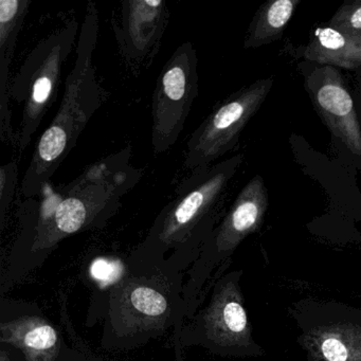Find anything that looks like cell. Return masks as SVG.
Listing matches in <instances>:
<instances>
[{"instance_id": "30bf717a", "label": "cell", "mask_w": 361, "mask_h": 361, "mask_svg": "<svg viewBox=\"0 0 361 361\" xmlns=\"http://www.w3.org/2000/svg\"><path fill=\"white\" fill-rule=\"evenodd\" d=\"M170 9L164 0H126L113 30L126 68L137 75L149 68L159 52Z\"/></svg>"}, {"instance_id": "2e32d148", "label": "cell", "mask_w": 361, "mask_h": 361, "mask_svg": "<svg viewBox=\"0 0 361 361\" xmlns=\"http://www.w3.org/2000/svg\"><path fill=\"white\" fill-rule=\"evenodd\" d=\"M18 183V164L16 160L3 164L0 168V221H5L16 196Z\"/></svg>"}, {"instance_id": "4fadbf2b", "label": "cell", "mask_w": 361, "mask_h": 361, "mask_svg": "<svg viewBox=\"0 0 361 361\" xmlns=\"http://www.w3.org/2000/svg\"><path fill=\"white\" fill-rule=\"evenodd\" d=\"M303 56L319 65L360 69L361 35L340 32L329 26L316 29Z\"/></svg>"}, {"instance_id": "ba28073f", "label": "cell", "mask_w": 361, "mask_h": 361, "mask_svg": "<svg viewBox=\"0 0 361 361\" xmlns=\"http://www.w3.org/2000/svg\"><path fill=\"white\" fill-rule=\"evenodd\" d=\"M305 88L337 149L361 171V122L340 71L329 65L312 67L305 75Z\"/></svg>"}, {"instance_id": "9c48e42d", "label": "cell", "mask_w": 361, "mask_h": 361, "mask_svg": "<svg viewBox=\"0 0 361 361\" xmlns=\"http://www.w3.org/2000/svg\"><path fill=\"white\" fill-rule=\"evenodd\" d=\"M240 278V272H232L217 284L214 297L202 316L204 344L225 356H261L264 350L253 339Z\"/></svg>"}, {"instance_id": "ac0fdd59", "label": "cell", "mask_w": 361, "mask_h": 361, "mask_svg": "<svg viewBox=\"0 0 361 361\" xmlns=\"http://www.w3.org/2000/svg\"><path fill=\"white\" fill-rule=\"evenodd\" d=\"M132 304L141 314L158 317L166 310V300L161 293L151 287L140 286L133 291Z\"/></svg>"}, {"instance_id": "7c38bea8", "label": "cell", "mask_w": 361, "mask_h": 361, "mask_svg": "<svg viewBox=\"0 0 361 361\" xmlns=\"http://www.w3.org/2000/svg\"><path fill=\"white\" fill-rule=\"evenodd\" d=\"M31 4L30 0L0 1V140L5 145H18L10 109V71Z\"/></svg>"}, {"instance_id": "7a4b0ae2", "label": "cell", "mask_w": 361, "mask_h": 361, "mask_svg": "<svg viewBox=\"0 0 361 361\" xmlns=\"http://www.w3.org/2000/svg\"><path fill=\"white\" fill-rule=\"evenodd\" d=\"M99 35V13L90 1L78 37L75 64L65 82L60 107L35 145L23 177L25 200L37 197L77 145L92 116L102 106L104 92L97 80L94 54Z\"/></svg>"}, {"instance_id": "6da1fadb", "label": "cell", "mask_w": 361, "mask_h": 361, "mask_svg": "<svg viewBox=\"0 0 361 361\" xmlns=\"http://www.w3.org/2000/svg\"><path fill=\"white\" fill-rule=\"evenodd\" d=\"M130 156L132 149L126 147L88 166L71 183H49L37 197L26 200L35 212L37 244H54L109 219L142 177Z\"/></svg>"}, {"instance_id": "ffe728a7", "label": "cell", "mask_w": 361, "mask_h": 361, "mask_svg": "<svg viewBox=\"0 0 361 361\" xmlns=\"http://www.w3.org/2000/svg\"><path fill=\"white\" fill-rule=\"evenodd\" d=\"M354 101L356 105L357 113H358L359 120L361 122V73H358L356 79V85L354 90Z\"/></svg>"}, {"instance_id": "d6986e66", "label": "cell", "mask_w": 361, "mask_h": 361, "mask_svg": "<svg viewBox=\"0 0 361 361\" xmlns=\"http://www.w3.org/2000/svg\"><path fill=\"white\" fill-rule=\"evenodd\" d=\"M123 266L117 259H97L90 267V274L101 284H113L119 280Z\"/></svg>"}, {"instance_id": "52a82bcc", "label": "cell", "mask_w": 361, "mask_h": 361, "mask_svg": "<svg viewBox=\"0 0 361 361\" xmlns=\"http://www.w3.org/2000/svg\"><path fill=\"white\" fill-rule=\"evenodd\" d=\"M274 78L257 80L219 103L192 133L185 152L190 172L206 169L231 151L274 86Z\"/></svg>"}, {"instance_id": "277c9868", "label": "cell", "mask_w": 361, "mask_h": 361, "mask_svg": "<svg viewBox=\"0 0 361 361\" xmlns=\"http://www.w3.org/2000/svg\"><path fill=\"white\" fill-rule=\"evenodd\" d=\"M71 18L39 42L10 82L11 100L23 105L18 133V153H24L58 97L63 66L80 35Z\"/></svg>"}, {"instance_id": "5b68a950", "label": "cell", "mask_w": 361, "mask_h": 361, "mask_svg": "<svg viewBox=\"0 0 361 361\" xmlns=\"http://www.w3.org/2000/svg\"><path fill=\"white\" fill-rule=\"evenodd\" d=\"M310 361H361V310L336 301L300 300L291 306Z\"/></svg>"}, {"instance_id": "8992f818", "label": "cell", "mask_w": 361, "mask_h": 361, "mask_svg": "<svg viewBox=\"0 0 361 361\" xmlns=\"http://www.w3.org/2000/svg\"><path fill=\"white\" fill-rule=\"evenodd\" d=\"M198 94L197 51L183 42L164 64L152 100V147L164 154L176 145Z\"/></svg>"}, {"instance_id": "3957f363", "label": "cell", "mask_w": 361, "mask_h": 361, "mask_svg": "<svg viewBox=\"0 0 361 361\" xmlns=\"http://www.w3.org/2000/svg\"><path fill=\"white\" fill-rule=\"evenodd\" d=\"M243 162L242 154L190 173L162 209L145 245L153 250L204 243L215 221V209Z\"/></svg>"}, {"instance_id": "e0dca14e", "label": "cell", "mask_w": 361, "mask_h": 361, "mask_svg": "<svg viewBox=\"0 0 361 361\" xmlns=\"http://www.w3.org/2000/svg\"><path fill=\"white\" fill-rule=\"evenodd\" d=\"M329 27L340 32L361 35V1L340 7L329 20Z\"/></svg>"}, {"instance_id": "44dd1931", "label": "cell", "mask_w": 361, "mask_h": 361, "mask_svg": "<svg viewBox=\"0 0 361 361\" xmlns=\"http://www.w3.org/2000/svg\"><path fill=\"white\" fill-rule=\"evenodd\" d=\"M1 361H5V360H4V359H3V360H1Z\"/></svg>"}, {"instance_id": "5bb4252c", "label": "cell", "mask_w": 361, "mask_h": 361, "mask_svg": "<svg viewBox=\"0 0 361 361\" xmlns=\"http://www.w3.org/2000/svg\"><path fill=\"white\" fill-rule=\"evenodd\" d=\"M4 342H9L26 355L28 361H52L59 350L56 329L39 318H26L4 324Z\"/></svg>"}, {"instance_id": "8fae6325", "label": "cell", "mask_w": 361, "mask_h": 361, "mask_svg": "<svg viewBox=\"0 0 361 361\" xmlns=\"http://www.w3.org/2000/svg\"><path fill=\"white\" fill-rule=\"evenodd\" d=\"M268 204L265 183L257 175L243 188L221 225L213 229L202 244V257L196 268L200 286L217 264L229 257L249 234L259 229Z\"/></svg>"}, {"instance_id": "9a60e30c", "label": "cell", "mask_w": 361, "mask_h": 361, "mask_svg": "<svg viewBox=\"0 0 361 361\" xmlns=\"http://www.w3.org/2000/svg\"><path fill=\"white\" fill-rule=\"evenodd\" d=\"M299 4V0H274L264 4L249 26L244 42L245 49L259 48L279 41Z\"/></svg>"}]
</instances>
